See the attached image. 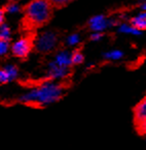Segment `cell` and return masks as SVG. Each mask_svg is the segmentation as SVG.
<instances>
[{
	"instance_id": "obj_1",
	"label": "cell",
	"mask_w": 146,
	"mask_h": 150,
	"mask_svg": "<svg viewBox=\"0 0 146 150\" xmlns=\"http://www.w3.org/2000/svg\"><path fill=\"white\" fill-rule=\"evenodd\" d=\"M23 17L19 23V33L37 31L48 26L54 18V11L50 0H31L22 7Z\"/></svg>"
},
{
	"instance_id": "obj_2",
	"label": "cell",
	"mask_w": 146,
	"mask_h": 150,
	"mask_svg": "<svg viewBox=\"0 0 146 150\" xmlns=\"http://www.w3.org/2000/svg\"><path fill=\"white\" fill-rule=\"evenodd\" d=\"M63 95V86L52 81H46L31 89L20 97V100L25 104L45 106L57 102Z\"/></svg>"
},
{
	"instance_id": "obj_3",
	"label": "cell",
	"mask_w": 146,
	"mask_h": 150,
	"mask_svg": "<svg viewBox=\"0 0 146 150\" xmlns=\"http://www.w3.org/2000/svg\"><path fill=\"white\" fill-rule=\"evenodd\" d=\"M63 42V32L58 29L48 30L37 36L34 50L38 53L48 54L56 51Z\"/></svg>"
},
{
	"instance_id": "obj_4",
	"label": "cell",
	"mask_w": 146,
	"mask_h": 150,
	"mask_svg": "<svg viewBox=\"0 0 146 150\" xmlns=\"http://www.w3.org/2000/svg\"><path fill=\"white\" fill-rule=\"evenodd\" d=\"M38 36L37 31L27 32L19 40L11 46V53L15 57L20 59H26L29 54L34 50L35 42Z\"/></svg>"
},
{
	"instance_id": "obj_5",
	"label": "cell",
	"mask_w": 146,
	"mask_h": 150,
	"mask_svg": "<svg viewBox=\"0 0 146 150\" xmlns=\"http://www.w3.org/2000/svg\"><path fill=\"white\" fill-rule=\"evenodd\" d=\"M135 121L137 126L141 132H145V121H146V100L145 98L136 106L135 108Z\"/></svg>"
},
{
	"instance_id": "obj_6",
	"label": "cell",
	"mask_w": 146,
	"mask_h": 150,
	"mask_svg": "<svg viewBox=\"0 0 146 150\" xmlns=\"http://www.w3.org/2000/svg\"><path fill=\"white\" fill-rule=\"evenodd\" d=\"M146 17H145V13H141L136 18H132L130 20V24L132 25V27L137 30H145L146 29Z\"/></svg>"
},
{
	"instance_id": "obj_7",
	"label": "cell",
	"mask_w": 146,
	"mask_h": 150,
	"mask_svg": "<svg viewBox=\"0 0 146 150\" xmlns=\"http://www.w3.org/2000/svg\"><path fill=\"white\" fill-rule=\"evenodd\" d=\"M73 1H75V0H50V3L54 11H59V9H63L67 7Z\"/></svg>"
},
{
	"instance_id": "obj_8",
	"label": "cell",
	"mask_w": 146,
	"mask_h": 150,
	"mask_svg": "<svg viewBox=\"0 0 146 150\" xmlns=\"http://www.w3.org/2000/svg\"><path fill=\"white\" fill-rule=\"evenodd\" d=\"M85 60V56L81 53L80 49L77 48L73 51V53L70 56V63L71 64H81Z\"/></svg>"
},
{
	"instance_id": "obj_9",
	"label": "cell",
	"mask_w": 146,
	"mask_h": 150,
	"mask_svg": "<svg viewBox=\"0 0 146 150\" xmlns=\"http://www.w3.org/2000/svg\"><path fill=\"white\" fill-rule=\"evenodd\" d=\"M10 80H13V79H11V77L9 76L6 69H0V84L8 83Z\"/></svg>"
},
{
	"instance_id": "obj_10",
	"label": "cell",
	"mask_w": 146,
	"mask_h": 150,
	"mask_svg": "<svg viewBox=\"0 0 146 150\" xmlns=\"http://www.w3.org/2000/svg\"><path fill=\"white\" fill-rule=\"evenodd\" d=\"M9 6H10V3H7L6 5H3V6H0V26H2L4 24L5 13L9 11Z\"/></svg>"
},
{
	"instance_id": "obj_11",
	"label": "cell",
	"mask_w": 146,
	"mask_h": 150,
	"mask_svg": "<svg viewBox=\"0 0 146 150\" xmlns=\"http://www.w3.org/2000/svg\"><path fill=\"white\" fill-rule=\"evenodd\" d=\"M9 49V42L0 40V55H5Z\"/></svg>"
},
{
	"instance_id": "obj_12",
	"label": "cell",
	"mask_w": 146,
	"mask_h": 150,
	"mask_svg": "<svg viewBox=\"0 0 146 150\" xmlns=\"http://www.w3.org/2000/svg\"><path fill=\"white\" fill-rule=\"evenodd\" d=\"M122 56V52H111V53L107 54V57L110 58V59H118V58H120Z\"/></svg>"
}]
</instances>
